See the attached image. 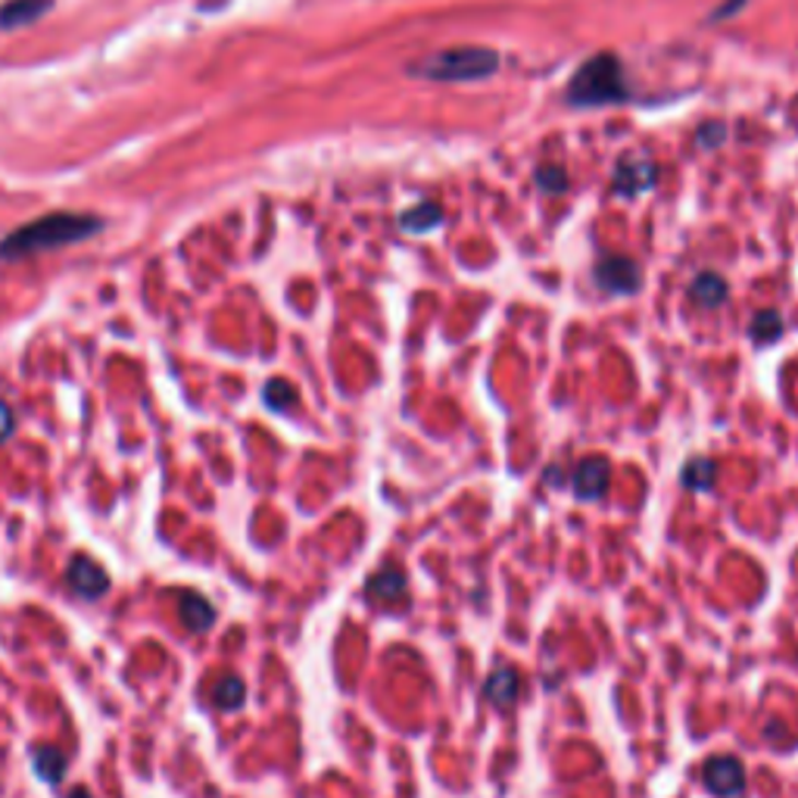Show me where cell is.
Masks as SVG:
<instances>
[{"instance_id": "6da1fadb", "label": "cell", "mask_w": 798, "mask_h": 798, "mask_svg": "<svg viewBox=\"0 0 798 798\" xmlns=\"http://www.w3.org/2000/svg\"><path fill=\"white\" fill-rule=\"evenodd\" d=\"M97 231V218L91 216H72V213H57V216H44L32 225H25L20 231H13L3 240L0 253L3 257H28V253H44V250H57L65 243L85 240L87 235Z\"/></svg>"}, {"instance_id": "7a4b0ae2", "label": "cell", "mask_w": 798, "mask_h": 798, "mask_svg": "<svg viewBox=\"0 0 798 798\" xmlns=\"http://www.w3.org/2000/svg\"><path fill=\"white\" fill-rule=\"evenodd\" d=\"M627 97L624 72L615 57H593L589 63L577 69V75L568 85V100L577 107H599V104H618Z\"/></svg>"}, {"instance_id": "3957f363", "label": "cell", "mask_w": 798, "mask_h": 798, "mask_svg": "<svg viewBox=\"0 0 798 798\" xmlns=\"http://www.w3.org/2000/svg\"><path fill=\"white\" fill-rule=\"evenodd\" d=\"M499 65L497 50L490 47H453L443 53H433L425 63L415 65L418 75L437 82H477L493 75Z\"/></svg>"}, {"instance_id": "277c9868", "label": "cell", "mask_w": 798, "mask_h": 798, "mask_svg": "<svg viewBox=\"0 0 798 798\" xmlns=\"http://www.w3.org/2000/svg\"><path fill=\"white\" fill-rule=\"evenodd\" d=\"M702 783L714 798H739L746 793V764L734 755H717L705 761Z\"/></svg>"}, {"instance_id": "5b68a950", "label": "cell", "mask_w": 798, "mask_h": 798, "mask_svg": "<svg viewBox=\"0 0 798 798\" xmlns=\"http://www.w3.org/2000/svg\"><path fill=\"white\" fill-rule=\"evenodd\" d=\"M65 581L72 586V593L75 596H82V599H100L104 593L109 589V574L100 568V564H94L91 559H75L69 564V571H65Z\"/></svg>"}, {"instance_id": "8992f818", "label": "cell", "mask_w": 798, "mask_h": 798, "mask_svg": "<svg viewBox=\"0 0 798 798\" xmlns=\"http://www.w3.org/2000/svg\"><path fill=\"white\" fill-rule=\"evenodd\" d=\"M608 462L603 455H593V458H583L577 462L574 475H571V487H574V497L577 499H603L608 490Z\"/></svg>"}, {"instance_id": "52a82bcc", "label": "cell", "mask_w": 798, "mask_h": 798, "mask_svg": "<svg viewBox=\"0 0 798 798\" xmlns=\"http://www.w3.org/2000/svg\"><path fill=\"white\" fill-rule=\"evenodd\" d=\"M596 281L611 294H633L640 287V269L624 257H611L596 265Z\"/></svg>"}, {"instance_id": "ba28073f", "label": "cell", "mask_w": 798, "mask_h": 798, "mask_svg": "<svg viewBox=\"0 0 798 798\" xmlns=\"http://www.w3.org/2000/svg\"><path fill=\"white\" fill-rule=\"evenodd\" d=\"M366 596L378 605H396L409 596L406 589V574L400 568H381L378 574H371L366 583Z\"/></svg>"}, {"instance_id": "9c48e42d", "label": "cell", "mask_w": 798, "mask_h": 798, "mask_svg": "<svg viewBox=\"0 0 798 798\" xmlns=\"http://www.w3.org/2000/svg\"><path fill=\"white\" fill-rule=\"evenodd\" d=\"M178 615H181V621L188 630H194V633H203V630H210V627L216 624V608L213 603L206 599V596H200V593H178Z\"/></svg>"}, {"instance_id": "30bf717a", "label": "cell", "mask_w": 798, "mask_h": 798, "mask_svg": "<svg viewBox=\"0 0 798 798\" xmlns=\"http://www.w3.org/2000/svg\"><path fill=\"white\" fill-rule=\"evenodd\" d=\"M519 692H521V677L515 668H497L490 677H487V683H484V699H487L490 705H497V708L515 705Z\"/></svg>"}, {"instance_id": "8fae6325", "label": "cell", "mask_w": 798, "mask_h": 798, "mask_svg": "<svg viewBox=\"0 0 798 798\" xmlns=\"http://www.w3.org/2000/svg\"><path fill=\"white\" fill-rule=\"evenodd\" d=\"M714 480H717V462L705 458V455H695V458H690V462L683 465V472H680V484H683V487H690V490H695V493L712 490Z\"/></svg>"}, {"instance_id": "7c38bea8", "label": "cell", "mask_w": 798, "mask_h": 798, "mask_svg": "<svg viewBox=\"0 0 798 798\" xmlns=\"http://www.w3.org/2000/svg\"><path fill=\"white\" fill-rule=\"evenodd\" d=\"M690 294L699 306H712L714 309V306H720V302L727 300V281L720 278V275L705 272V275H699V278L692 281Z\"/></svg>"}, {"instance_id": "4fadbf2b", "label": "cell", "mask_w": 798, "mask_h": 798, "mask_svg": "<svg viewBox=\"0 0 798 798\" xmlns=\"http://www.w3.org/2000/svg\"><path fill=\"white\" fill-rule=\"evenodd\" d=\"M243 699H247V687H243V680H240L238 674L222 677L216 687H213V702H216V708H222V712H238L240 705H243Z\"/></svg>"}, {"instance_id": "5bb4252c", "label": "cell", "mask_w": 798, "mask_h": 798, "mask_svg": "<svg viewBox=\"0 0 798 798\" xmlns=\"http://www.w3.org/2000/svg\"><path fill=\"white\" fill-rule=\"evenodd\" d=\"M35 771L44 783L57 786L65 777V755L53 746H41V749H35Z\"/></svg>"}, {"instance_id": "9a60e30c", "label": "cell", "mask_w": 798, "mask_h": 798, "mask_svg": "<svg viewBox=\"0 0 798 798\" xmlns=\"http://www.w3.org/2000/svg\"><path fill=\"white\" fill-rule=\"evenodd\" d=\"M779 334H783V319H779V312H774V309L758 312L752 324H749V337L755 344H774Z\"/></svg>"}, {"instance_id": "2e32d148", "label": "cell", "mask_w": 798, "mask_h": 798, "mask_svg": "<svg viewBox=\"0 0 798 798\" xmlns=\"http://www.w3.org/2000/svg\"><path fill=\"white\" fill-rule=\"evenodd\" d=\"M262 403L275 412L290 409V406H297V390L290 388L287 381H269L265 390H262Z\"/></svg>"}, {"instance_id": "e0dca14e", "label": "cell", "mask_w": 798, "mask_h": 798, "mask_svg": "<svg viewBox=\"0 0 798 798\" xmlns=\"http://www.w3.org/2000/svg\"><path fill=\"white\" fill-rule=\"evenodd\" d=\"M652 178H655V169H652V166L633 163L630 172L621 169V175H618V191H624V194H630V191H643V188L652 184Z\"/></svg>"}, {"instance_id": "ac0fdd59", "label": "cell", "mask_w": 798, "mask_h": 798, "mask_svg": "<svg viewBox=\"0 0 798 798\" xmlns=\"http://www.w3.org/2000/svg\"><path fill=\"white\" fill-rule=\"evenodd\" d=\"M440 222V210L431 206V203H421L418 210H412L403 216V228H412V231H425V228H433Z\"/></svg>"}, {"instance_id": "d6986e66", "label": "cell", "mask_w": 798, "mask_h": 798, "mask_svg": "<svg viewBox=\"0 0 798 798\" xmlns=\"http://www.w3.org/2000/svg\"><path fill=\"white\" fill-rule=\"evenodd\" d=\"M13 431H16V418H13V412H10V406L0 400V443L3 440H10L13 437Z\"/></svg>"}, {"instance_id": "ffe728a7", "label": "cell", "mask_w": 798, "mask_h": 798, "mask_svg": "<svg viewBox=\"0 0 798 798\" xmlns=\"http://www.w3.org/2000/svg\"><path fill=\"white\" fill-rule=\"evenodd\" d=\"M69 798H91V793H87V789H75Z\"/></svg>"}]
</instances>
